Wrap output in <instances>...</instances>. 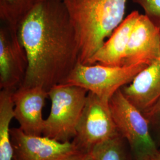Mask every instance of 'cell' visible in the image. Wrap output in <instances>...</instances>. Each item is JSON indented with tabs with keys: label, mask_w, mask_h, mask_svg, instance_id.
<instances>
[{
	"label": "cell",
	"mask_w": 160,
	"mask_h": 160,
	"mask_svg": "<svg viewBox=\"0 0 160 160\" xmlns=\"http://www.w3.org/2000/svg\"><path fill=\"white\" fill-rule=\"evenodd\" d=\"M28 59L20 87H42L48 91L64 84L79 62L77 34L62 0H42L17 28Z\"/></svg>",
	"instance_id": "obj_1"
},
{
	"label": "cell",
	"mask_w": 160,
	"mask_h": 160,
	"mask_svg": "<svg viewBox=\"0 0 160 160\" xmlns=\"http://www.w3.org/2000/svg\"><path fill=\"white\" fill-rule=\"evenodd\" d=\"M80 46L79 62L88 65L93 55L124 20L126 0H62Z\"/></svg>",
	"instance_id": "obj_2"
},
{
	"label": "cell",
	"mask_w": 160,
	"mask_h": 160,
	"mask_svg": "<svg viewBox=\"0 0 160 160\" xmlns=\"http://www.w3.org/2000/svg\"><path fill=\"white\" fill-rule=\"evenodd\" d=\"M48 92L51 109L45 120L42 135L62 142H69L76 135L88 92L79 86L59 84Z\"/></svg>",
	"instance_id": "obj_3"
},
{
	"label": "cell",
	"mask_w": 160,
	"mask_h": 160,
	"mask_svg": "<svg viewBox=\"0 0 160 160\" xmlns=\"http://www.w3.org/2000/svg\"><path fill=\"white\" fill-rule=\"evenodd\" d=\"M109 107L118 132L128 143L133 160H152L159 148L151 135L145 116L128 100L121 89L110 98Z\"/></svg>",
	"instance_id": "obj_4"
},
{
	"label": "cell",
	"mask_w": 160,
	"mask_h": 160,
	"mask_svg": "<svg viewBox=\"0 0 160 160\" xmlns=\"http://www.w3.org/2000/svg\"><path fill=\"white\" fill-rule=\"evenodd\" d=\"M147 66L135 64L109 67L98 63L84 65L78 62L64 84L82 87L109 102L116 92L130 84Z\"/></svg>",
	"instance_id": "obj_5"
},
{
	"label": "cell",
	"mask_w": 160,
	"mask_h": 160,
	"mask_svg": "<svg viewBox=\"0 0 160 160\" xmlns=\"http://www.w3.org/2000/svg\"><path fill=\"white\" fill-rule=\"evenodd\" d=\"M118 135L109 102L88 92L72 142L80 151L90 152L97 145Z\"/></svg>",
	"instance_id": "obj_6"
},
{
	"label": "cell",
	"mask_w": 160,
	"mask_h": 160,
	"mask_svg": "<svg viewBox=\"0 0 160 160\" xmlns=\"http://www.w3.org/2000/svg\"><path fill=\"white\" fill-rule=\"evenodd\" d=\"M28 59L17 29L1 23L0 27V88L16 90L23 83Z\"/></svg>",
	"instance_id": "obj_7"
},
{
	"label": "cell",
	"mask_w": 160,
	"mask_h": 160,
	"mask_svg": "<svg viewBox=\"0 0 160 160\" xmlns=\"http://www.w3.org/2000/svg\"><path fill=\"white\" fill-rule=\"evenodd\" d=\"M12 160H63L80 151L72 142H60L45 136L28 135L11 128Z\"/></svg>",
	"instance_id": "obj_8"
},
{
	"label": "cell",
	"mask_w": 160,
	"mask_h": 160,
	"mask_svg": "<svg viewBox=\"0 0 160 160\" xmlns=\"http://www.w3.org/2000/svg\"><path fill=\"white\" fill-rule=\"evenodd\" d=\"M48 97V91L42 87H19L13 92L14 118L26 134L43 135L45 119L42 110Z\"/></svg>",
	"instance_id": "obj_9"
},
{
	"label": "cell",
	"mask_w": 160,
	"mask_h": 160,
	"mask_svg": "<svg viewBox=\"0 0 160 160\" xmlns=\"http://www.w3.org/2000/svg\"><path fill=\"white\" fill-rule=\"evenodd\" d=\"M160 59V28L140 14L132 29L123 65H149Z\"/></svg>",
	"instance_id": "obj_10"
},
{
	"label": "cell",
	"mask_w": 160,
	"mask_h": 160,
	"mask_svg": "<svg viewBox=\"0 0 160 160\" xmlns=\"http://www.w3.org/2000/svg\"><path fill=\"white\" fill-rule=\"evenodd\" d=\"M121 91L143 115L147 114L160 98V59L140 71Z\"/></svg>",
	"instance_id": "obj_11"
},
{
	"label": "cell",
	"mask_w": 160,
	"mask_h": 160,
	"mask_svg": "<svg viewBox=\"0 0 160 160\" xmlns=\"http://www.w3.org/2000/svg\"><path fill=\"white\" fill-rule=\"evenodd\" d=\"M140 13L133 11L124 18L109 39L105 41L93 55L88 65L96 63L109 67L123 65L132 29Z\"/></svg>",
	"instance_id": "obj_12"
},
{
	"label": "cell",
	"mask_w": 160,
	"mask_h": 160,
	"mask_svg": "<svg viewBox=\"0 0 160 160\" xmlns=\"http://www.w3.org/2000/svg\"><path fill=\"white\" fill-rule=\"evenodd\" d=\"M15 90L2 89L0 92V160H12L11 121L14 118L12 99Z\"/></svg>",
	"instance_id": "obj_13"
},
{
	"label": "cell",
	"mask_w": 160,
	"mask_h": 160,
	"mask_svg": "<svg viewBox=\"0 0 160 160\" xmlns=\"http://www.w3.org/2000/svg\"><path fill=\"white\" fill-rule=\"evenodd\" d=\"M42 0H0V19L12 28L18 24Z\"/></svg>",
	"instance_id": "obj_14"
},
{
	"label": "cell",
	"mask_w": 160,
	"mask_h": 160,
	"mask_svg": "<svg viewBox=\"0 0 160 160\" xmlns=\"http://www.w3.org/2000/svg\"><path fill=\"white\" fill-rule=\"evenodd\" d=\"M92 152L95 160H133L128 143L120 135L97 145Z\"/></svg>",
	"instance_id": "obj_15"
},
{
	"label": "cell",
	"mask_w": 160,
	"mask_h": 160,
	"mask_svg": "<svg viewBox=\"0 0 160 160\" xmlns=\"http://www.w3.org/2000/svg\"><path fill=\"white\" fill-rule=\"evenodd\" d=\"M148 122L151 135L158 148H160V98L144 115Z\"/></svg>",
	"instance_id": "obj_16"
},
{
	"label": "cell",
	"mask_w": 160,
	"mask_h": 160,
	"mask_svg": "<svg viewBox=\"0 0 160 160\" xmlns=\"http://www.w3.org/2000/svg\"><path fill=\"white\" fill-rule=\"evenodd\" d=\"M134 3L141 6L144 14L160 28V0H132Z\"/></svg>",
	"instance_id": "obj_17"
},
{
	"label": "cell",
	"mask_w": 160,
	"mask_h": 160,
	"mask_svg": "<svg viewBox=\"0 0 160 160\" xmlns=\"http://www.w3.org/2000/svg\"><path fill=\"white\" fill-rule=\"evenodd\" d=\"M63 160H95L92 151L82 152L79 151L71 155Z\"/></svg>",
	"instance_id": "obj_18"
},
{
	"label": "cell",
	"mask_w": 160,
	"mask_h": 160,
	"mask_svg": "<svg viewBox=\"0 0 160 160\" xmlns=\"http://www.w3.org/2000/svg\"><path fill=\"white\" fill-rule=\"evenodd\" d=\"M152 160H160V151H159L155 155Z\"/></svg>",
	"instance_id": "obj_19"
},
{
	"label": "cell",
	"mask_w": 160,
	"mask_h": 160,
	"mask_svg": "<svg viewBox=\"0 0 160 160\" xmlns=\"http://www.w3.org/2000/svg\"><path fill=\"white\" fill-rule=\"evenodd\" d=\"M159 151H160V149H159Z\"/></svg>",
	"instance_id": "obj_20"
}]
</instances>
